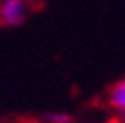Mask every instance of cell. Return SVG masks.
<instances>
[{
  "label": "cell",
  "mask_w": 125,
  "mask_h": 123,
  "mask_svg": "<svg viewBox=\"0 0 125 123\" xmlns=\"http://www.w3.org/2000/svg\"><path fill=\"white\" fill-rule=\"evenodd\" d=\"M26 0H0V24L18 26L26 16Z\"/></svg>",
  "instance_id": "obj_1"
},
{
  "label": "cell",
  "mask_w": 125,
  "mask_h": 123,
  "mask_svg": "<svg viewBox=\"0 0 125 123\" xmlns=\"http://www.w3.org/2000/svg\"><path fill=\"white\" fill-rule=\"evenodd\" d=\"M107 105L113 111H125V79L117 81L107 93Z\"/></svg>",
  "instance_id": "obj_2"
},
{
  "label": "cell",
  "mask_w": 125,
  "mask_h": 123,
  "mask_svg": "<svg viewBox=\"0 0 125 123\" xmlns=\"http://www.w3.org/2000/svg\"><path fill=\"white\" fill-rule=\"evenodd\" d=\"M46 123H71V115H67V113H49L44 117Z\"/></svg>",
  "instance_id": "obj_3"
},
{
  "label": "cell",
  "mask_w": 125,
  "mask_h": 123,
  "mask_svg": "<svg viewBox=\"0 0 125 123\" xmlns=\"http://www.w3.org/2000/svg\"><path fill=\"white\" fill-rule=\"evenodd\" d=\"M109 123H125V111H115V117Z\"/></svg>",
  "instance_id": "obj_4"
},
{
  "label": "cell",
  "mask_w": 125,
  "mask_h": 123,
  "mask_svg": "<svg viewBox=\"0 0 125 123\" xmlns=\"http://www.w3.org/2000/svg\"><path fill=\"white\" fill-rule=\"evenodd\" d=\"M71 123H73V121H71Z\"/></svg>",
  "instance_id": "obj_5"
}]
</instances>
